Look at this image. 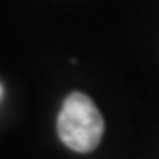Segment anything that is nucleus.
Masks as SVG:
<instances>
[{"instance_id": "1", "label": "nucleus", "mask_w": 159, "mask_h": 159, "mask_svg": "<svg viewBox=\"0 0 159 159\" xmlns=\"http://www.w3.org/2000/svg\"><path fill=\"white\" fill-rule=\"evenodd\" d=\"M58 136L68 149L77 153H91L97 149L103 136V118H101L93 99L85 93L72 91L66 95L58 114Z\"/></svg>"}]
</instances>
